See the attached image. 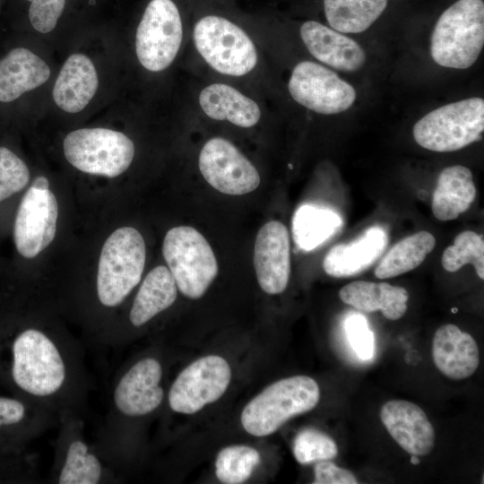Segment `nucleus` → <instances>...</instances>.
<instances>
[{"label":"nucleus","mask_w":484,"mask_h":484,"mask_svg":"<svg viewBox=\"0 0 484 484\" xmlns=\"http://www.w3.org/2000/svg\"><path fill=\"white\" fill-rule=\"evenodd\" d=\"M190 42L216 78L265 96V48L229 9L209 4L197 7L190 15Z\"/></svg>","instance_id":"f257e3e1"},{"label":"nucleus","mask_w":484,"mask_h":484,"mask_svg":"<svg viewBox=\"0 0 484 484\" xmlns=\"http://www.w3.org/2000/svg\"><path fill=\"white\" fill-rule=\"evenodd\" d=\"M484 46V1L455 0L438 16L429 53L441 67L464 70L478 60Z\"/></svg>","instance_id":"f03ea898"},{"label":"nucleus","mask_w":484,"mask_h":484,"mask_svg":"<svg viewBox=\"0 0 484 484\" xmlns=\"http://www.w3.org/2000/svg\"><path fill=\"white\" fill-rule=\"evenodd\" d=\"M320 399L315 379L295 376L267 386L252 399L241 413L245 430L264 436L278 430L290 419L313 410Z\"/></svg>","instance_id":"7ed1b4c3"},{"label":"nucleus","mask_w":484,"mask_h":484,"mask_svg":"<svg viewBox=\"0 0 484 484\" xmlns=\"http://www.w3.org/2000/svg\"><path fill=\"white\" fill-rule=\"evenodd\" d=\"M146 260L145 242L132 227L116 229L100 253L97 293L105 307L119 305L140 282Z\"/></svg>","instance_id":"20e7f679"},{"label":"nucleus","mask_w":484,"mask_h":484,"mask_svg":"<svg viewBox=\"0 0 484 484\" xmlns=\"http://www.w3.org/2000/svg\"><path fill=\"white\" fill-rule=\"evenodd\" d=\"M484 131V99L471 97L436 108L414 125L420 147L436 152L461 150L478 141Z\"/></svg>","instance_id":"39448f33"},{"label":"nucleus","mask_w":484,"mask_h":484,"mask_svg":"<svg viewBox=\"0 0 484 484\" xmlns=\"http://www.w3.org/2000/svg\"><path fill=\"white\" fill-rule=\"evenodd\" d=\"M186 39V21L175 0H150L135 32V54L151 73L162 72L175 62Z\"/></svg>","instance_id":"423d86ee"},{"label":"nucleus","mask_w":484,"mask_h":484,"mask_svg":"<svg viewBox=\"0 0 484 484\" xmlns=\"http://www.w3.org/2000/svg\"><path fill=\"white\" fill-rule=\"evenodd\" d=\"M162 254L177 287L189 298H201L218 274L212 248L193 227L169 229L163 240Z\"/></svg>","instance_id":"0eeeda50"},{"label":"nucleus","mask_w":484,"mask_h":484,"mask_svg":"<svg viewBox=\"0 0 484 484\" xmlns=\"http://www.w3.org/2000/svg\"><path fill=\"white\" fill-rule=\"evenodd\" d=\"M64 153L77 169L108 177L124 173L134 157V144L125 134L107 128H82L69 133Z\"/></svg>","instance_id":"6e6552de"},{"label":"nucleus","mask_w":484,"mask_h":484,"mask_svg":"<svg viewBox=\"0 0 484 484\" xmlns=\"http://www.w3.org/2000/svg\"><path fill=\"white\" fill-rule=\"evenodd\" d=\"M287 91L298 106L323 116L343 113L357 99V91L352 85L334 70L311 60H302L292 66Z\"/></svg>","instance_id":"1a4fd4ad"},{"label":"nucleus","mask_w":484,"mask_h":484,"mask_svg":"<svg viewBox=\"0 0 484 484\" xmlns=\"http://www.w3.org/2000/svg\"><path fill=\"white\" fill-rule=\"evenodd\" d=\"M195 113L240 129L258 126L268 113L264 98L231 82L216 78L198 85L192 97Z\"/></svg>","instance_id":"9d476101"},{"label":"nucleus","mask_w":484,"mask_h":484,"mask_svg":"<svg viewBox=\"0 0 484 484\" xmlns=\"http://www.w3.org/2000/svg\"><path fill=\"white\" fill-rule=\"evenodd\" d=\"M198 168L205 181L225 194H248L261 182L254 163L222 136H213L203 143L198 154Z\"/></svg>","instance_id":"9b49d317"},{"label":"nucleus","mask_w":484,"mask_h":484,"mask_svg":"<svg viewBox=\"0 0 484 484\" xmlns=\"http://www.w3.org/2000/svg\"><path fill=\"white\" fill-rule=\"evenodd\" d=\"M230 379V367L223 358L203 357L177 376L169 393V404L176 412L194 414L219 400Z\"/></svg>","instance_id":"f8f14e48"},{"label":"nucleus","mask_w":484,"mask_h":484,"mask_svg":"<svg viewBox=\"0 0 484 484\" xmlns=\"http://www.w3.org/2000/svg\"><path fill=\"white\" fill-rule=\"evenodd\" d=\"M58 205L49 190L30 186L24 194L14 222V244L20 255L33 258L54 239Z\"/></svg>","instance_id":"ddd939ff"},{"label":"nucleus","mask_w":484,"mask_h":484,"mask_svg":"<svg viewBox=\"0 0 484 484\" xmlns=\"http://www.w3.org/2000/svg\"><path fill=\"white\" fill-rule=\"evenodd\" d=\"M298 32L310 56L334 71L354 73L366 64L367 55L361 45L327 24L306 20L298 25Z\"/></svg>","instance_id":"4468645a"},{"label":"nucleus","mask_w":484,"mask_h":484,"mask_svg":"<svg viewBox=\"0 0 484 484\" xmlns=\"http://www.w3.org/2000/svg\"><path fill=\"white\" fill-rule=\"evenodd\" d=\"M254 266L264 292L276 295L285 290L290 275V242L283 223L271 220L259 229L255 242Z\"/></svg>","instance_id":"2eb2a0df"},{"label":"nucleus","mask_w":484,"mask_h":484,"mask_svg":"<svg viewBox=\"0 0 484 484\" xmlns=\"http://www.w3.org/2000/svg\"><path fill=\"white\" fill-rule=\"evenodd\" d=\"M162 368L158 360L145 358L137 361L120 378L114 391V403L124 415L143 416L162 402L164 392L160 383Z\"/></svg>","instance_id":"dca6fc26"},{"label":"nucleus","mask_w":484,"mask_h":484,"mask_svg":"<svg viewBox=\"0 0 484 484\" xmlns=\"http://www.w3.org/2000/svg\"><path fill=\"white\" fill-rule=\"evenodd\" d=\"M380 419L393 439L408 454L425 456L435 445V429L424 411L404 400L386 402Z\"/></svg>","instance_id":"f3484780"},{"label":"nucleus","mask_w":484,"mask_h":484,"mask_svg":"<svg viewBox=\"0 0 484 484\" xmlns=\"http://www.w3.org/2000/svg\"><path fill=\"white\" fill-rule=\"evenodd\" d=\"M432 356L437 369L453 380L470 377L480 364L476 341L453 324H444L436 331Z\"/></svg>","instance_id":"a211bd4d"},{"label":"nucleus","mask_w":484,"mask_h":484,"mask_svg":"<svg viewBox=\"0 0 484 484\" xmlns=\"http://www.w3.org/2000/svg\"><path fill=\"white\" fill-rule=\"evenodd\" d=\"M98 75L91 60L73 54L63 65L53 88L55 103L65 112L82 111L95 95Z\"/></svg>","instance_id":"6ab92c4d"},{"label":"nucleus","mask_w":484,"mask_h":484,"mask_svg":"<svg viewBox=\"0 0 484 484\" xmlns=\"http://www.w3.org/2000/svg\"><path fill=\"white\" fill-rule=\"evenodd\" d=\"M387 243L385 231L371 227L349 244L334 246L323 261L324 272L335 278L356 275L367 269L383 253Z\"/></svg>","instance_id":"aec40b11"},{"label":"nucleus","mask_w":484,"mask_h":484,"mask_svg":"<svg viewBox=\"0 0 484 484\" xmlns=\"http://www.w3.org/2000/svg\"><path fill=\"white\" fill-rule=\"evenodd\" d=\"M50 69L39 56L24 48L11 50L0 60V101L12 102L48 81Z\"/></svg>","instance_id":"412c9836"},{"label":"nucleus","mask_w":484,"mask_h":484,"mask_svg":"<svg viewBox=\"0 0 484 484\" xmlns=\"http://www.w3.org/2000/svg\"><path fill=\"white\" fill-rule=\"evenodd\" d=\"M341 300L364 312L381 311L389 320L402 318L407 311L409 293L406 289L387 282L355 281L339 291Z\"/></svg>","instance_id":"4be33fe9"},{"label":"nucleus","mask_w":484,"mask_h":484,"mask_svg":"<svg viewBox=\"0 0 484 484\" xmlns=\"http://www.w3.org/2000/svg\"><path fill=\"white\" fill-rule=\"evenodd\" d=\"M476 193L469 168L462 165L446 167L437 177L431 202L432 213L441 221L455 220L469 210Z\"/></svg>","instance_id":"5701e85b"},{"label":"nucleus","mask_w":484,"mask_h":484,"mask_svg":"<svg viewBox=\"0 0 484 484\" xmlns=\"http://www.w3.org/2000/svg\"><path fill=\"white\" fill-rule=\"evenodd\" d=\"M177 287L169 269L153 268L143 280L133 302L129 318L134 326H142L169 308L176 300Z\"/></svg>","instance_id":"b1692460"},{"label":"nucleus","mask_w":484,"mask_h":484,"mask_svg":"<svg viewBox=\"0 0 484 484\" xmlns=\"http://www.w3.org/2000/svg\"><path fill=\"white\" fill-rule=\"evenodd\" d=\"M389 0H322L328 26L344 34L367 30L385 13Z\"/></svg>","instance_id":"393cba45"},{"label":"nucleus","mask_w":484,"mask_h":484,"mask_svg":"<svg viewBox=\"0 0 484 484\" xmlns=\"http://www.w3.org/2000/svg\"><path fill=\"white\" fill-rule=\"evenodd\" d=\"M436 238L421 230L394 244L375 269L378 279H388L409 272L419 266L436 246Z\"/></svg>","instance_id":"a878e982"},{"label":"nucleus","mask_w":484,"mask_h":484,"mask_svg":"<svg viewBox=\"0 0 484 484\" xmlns=\"http://www.w3.org/2000/svg\"><path fill=\"white\" fill-rule=\"evenodd\" d=\"M341 225L334 212L313 205H303L293 218V237L303 250L310 251L332 237Z\"/></svg>","instance_id":"bb28decb"},{"label":"nucleus","mask_w":484,"mask_h":484,"mask_svg":"<svg viewBox=\"0 0 484 484\" xmlns=\"http://www.w3.org/2000/svg\"><path fill=\"white\" fill-rule=\"evenodd\" d=\"M101 475V463L87 444L80 439L72 441L58 476V483L96 484Z\"/></svg>","instance_id":"cd10ccee"},{"label":"nucleus","mask_w":484,"mask_h":484,"mask_svg":"<svg viewBox=\"0 0 484 484\" xmlns=\"http://www.w3.org/2000/svg\"><path fill=\"white\" fill-rule=\"evenodd\" d=\"M467 264L474 267L479 278L484 279V240L472 230L459 233L441 258L443 268L449 272H455Z\"/></svg>","instance_id":"c85d7f7f"},{"label":"nucleus","mask_w":484,"mask_h":484,"mask_svg":"<svg viewBox=\"0 0 484 484\" xmlns=\"http://www.w3.org/2000/svg\"><path fill=\"white\" fill-rule=\"evenodd\" d=\"M260 462V454L247 445H230L221 449L215 462L216 476L225 484H239L251 476Z\"/></svg>","instance_id":"c756f323"},{"label":"nucleus","mask_w":484,"mask_h":484,"mask_svg":"<svg viewBox=\"0 0 484 484\" xmlns=\"http://www.w3.org/2000/svg\"><path fill=\"white\" fill-rule=\"evenodd\" d=\"M28 406L20 398L0 396V454L13 453L28 419Z\"/></svg>","instance_id":"7c9ffc66"},{"label":"nucleus","mask_w":484,"mask_h":484,"mask_svg":"<svg viewBox=\"0 0 484 484\" xmlns=\"http://www.w3.org/2000/svg\"><path fill=\"white\" fill-rule=\"evenodd\" d=\"M293 454L300 464L333 459L338 454L334 440L328 435L315 430L304 429L294 440Z\"/></svg>","instance_id":"2f4dec72"},{"label":"nucleus","mask_w":484,"mask_h":484,"mask_svg":"<svg viewBox=\"0 0 484 484\" xmlns=\"http://www.w3.org/2000/svg\"><path fill=\"white\" fill-rule=\"evenodd\" d=\"M30 181L25 162L6 147H0V202L22 190Z\"/></svg>","instance_id":"473e14b6"},{"label":"nucleus","mask_w":484,"mask_h":484,"mask_svg":"<svg viewBox=\"0 0 484 484\" xmlns=\"http://www.w3.org/2000/svg\"><path fill=\"white\" fill-rule=\"evenodd\" d=\"M344 331L356 356L362 361L371 360L375 355L376 342L367 319L360 314L352 313L345 319Z\"/></svg>","instance_id":"72a5a7b5"},{"label":"nucleus","mask_w":484,"mask_h":484,"mask_svg":"<svg viewBox=\"0 0 484 484\" xmlns=\"http://www.w3.org/2000/svg\"><path fill=\"white\" fill-rule=\"evenodd\" d=\"M30 2L29 19L32 27L41 32L53 30L63 13L65 0H27Z\"/></svg>","instance_id":"f704fd0d"},{"label":"nucleus","mask_w":484,"mask_h":484,"mask_svg":"<svg viewBox=\"0 0 484 484\" xmlns=\"http://www.w3.org/2000/svg\"><path fill=\"white\" fill-rule=\"evenodd\" d=\"M315 484H357L359 481L349 470L329 460L319 461L314 467Z\"/></svg>","instance_id":"c9c22d12"},{"label":"nucleus","mask_w":484,"mask_h":484,"mask_svg":"<svg viewBox=\"0 0 484 484\" xmlns=\"http://www.w3.org/2000/svg\"><path fill=\"white\" fill-rule=\"evenodd\" d=\"M15 471L14 460L8 455L0 454V480L10 479Z\"/></svg>","instance_id":"e433bc0d"},{"label":"nucleus","mask_w":484,"mask_h":484,"mask_svg":"<svg viewBox=\"0 0 484 484\" xmlns=\"http://www.w3.org/2000/svg\"><path fill=\"white\" fill-rule=\"evenodd\" d=\"M31 186L39 190H47L48 189V180L45 177L39 176L34 179Z\"/></svg>","instance_id":"4c0bfd02"},{"label":"nucleus","mask_w":484,"mask_h":484,"mask_svg":"<svg viewBox=\"0 0 484 484\" xmlns=\"http://www.w3.org/2000/svg\"><path fill=\"white\" fill-rule=\"evenodd\" d=\"M411 462L414 465H418L420 462V460L418 458L417 455L411 454Z\"/></svg>","instance_id":"58836bf2"}]
</instances>
